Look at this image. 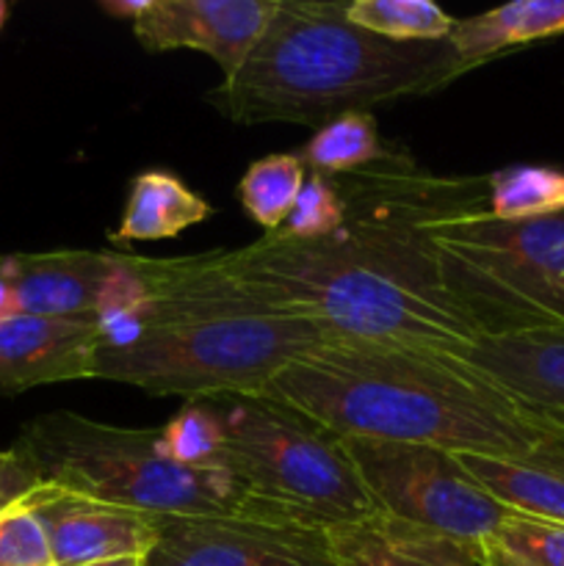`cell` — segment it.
Instances as JSON below:
<instances>
[{"label": "cell", "mask_w": 564, "mask_h": 566, "mask_svg": "<svg viewBox=\"0 0 564 566\" xmlns=\"http://www.w3.org/2000/svg\"><path fill=\"white\" fill-rule=\"evenodd\" d=\"M260 396L335 437L412 442L487 459L564 451V431L451 354L330 340L282 368Z\"/></svg>", "instance_id": "1"}, {"label": "cell", "mask_w": 564, "mask_h": 566, "mask_svg": "<svg viewBox=\"0 0 564 566\" xmlns=\"http://www.w3.org/2000/svg\"><path fill=\"white\" fill-rule=\"evenodd\" d=\"M147 282L130 340L97 343L92 379L188 401L260 396L282 368L341 340L313 321L249 302L216 274L210 252L149 258Z\"/></svg>", "instance_id": "2"}, {"label": "cell", "mask_w": 564, "mask_h": 566, "mask_svg": "<svg viewBox=\"0 0 564 566\" xmlns=\"http://www.w3.org/2000/svg\"><path fill=\"white\" fill-rule=\"evenodd\" d=\"M343 0H280L269 28L208 103L236 125L324 127L343 114L440 92L462 75L448 39L396 42L354 25Z\"/></svg>", "instance_id": "3"}, {"label": "cell", "mask_w": 564, "mask_h": 566, "mask_svg": "<svg viewBox=\"0 0 564 566\" xmlns=\"http://www.w3.org/2000/svg\"><path fill=\"white\" fill-rule=\"evenodd\" d=\"M210 263L249 302L313 321L341 340L459 354L481 337L462 315L407 291L343 232H265L243 249H216Z\"/></svg>", "instance_id": "4"}, {"label": "cell", "mask_w": 564, "mask_h": 566, "mask_svg": "<svg viewBox=\"0 0 564 566\" xmlns=\"http://www.w3.org/2000/svg\"><path fill=\"white\" fill-rule=\"evenodd\" d=\"M420 232L442 296L481 337L564 332V213L498 221L487 180L431 175Z\"/></svg>", "instance_id": "5"}, {"label": "cell", "mask_w": 564, "mask_h": 566, "mask_svg": "<svg viewBox=\"0 0 564 566\" xmlns=\"http://www.w3.org/2000/svg\"><path fill=\"white\" fill-rule=\"evenodd\" d=\"M11 448L42 484L147 514H224L254 501L224 470L186 468L164 457L160 429H125L77 412H50L22 426Z\"/></svg>", "instance_id": "6"}, {"label": "cell", "mask_w": 564, "mask_h": 566, "mask_svg": "<svg viewBox=\"0 0 564 566\" xmlns=\"http://www.w3.org/2000/svg\"><path fill=\"white\" fill-rule=\"evenodd\" d=\"M219 415L216 470L236 475L252 495L321 525L374 514L368 492L341 437L265 396L210 398Z\"/></svg>", "instance_id": "7"}, {"label": "cell", "mask_w": 564, "mask_h": 566, "mask_svg": "<svg viewBox=\"0 0 564 566\" xmlns=\"http://www.w3.org/2000/svg\"><path fill=\"white\" fill-rule=\"evenodd\" d=\"M341 442L376 512L476 547L514 514L459 464L457 453L363 437Z\"/></svg>", "instance_id": "8"}, {"label": "cell", "mask_w": 564, "mask_h": 566, "mask_svg": "<svg viewBox=\"0 0 564 566\" xmlns=\"http://www.w3.org/2000/svg\"><path fill=\"white\" fill-rule=\"evenodd\" d=\"M158 536L144 566H337L326 525L254 495L224 514H155Z\"/></svg>", "instance_id": "9"}, {"label": "cell", "mask_w": 564, "mask_h": 566, "mask_svg": "<svg viewBox=\"0 0 564 566\" xmlns=\"http://www.w3.org/2000/svg\"><path fill=\"white\" fill-rule=\"evenodd\" d=\"M280 0H149L133 22V36L147 53L199 50L221 66V81L236 75Z\"/></svg>", "instance_id": "10"}, {"label": "cell", "mask_w": 564, "mask_h": 566, "mask_svg": "<svg viewBox=\"0 0 564 566\" xmlns=\"http://www.w3.org/2000/svg\"><path fill=\"white\" fill-rule=\"evenodd\" d=\"M25 503L48 531L59 566L144 558L158 536L155 514L114 506L55 484H42Z\"/></svg>", "instance_id": "11"}, {"label": "cell", "mask_w": 564, "mask_h": 566, "mask_svg": "<svg viewBox=\"0 0 564 566\" xmlns=\"http://www.w3.org/2000/svg\"><path fill=\"white\" fill-rule=\"evenodd\" d=\"M125 258V252L88 249L20 252L0 254V269L11 285L17 313L97 321Z\"/></svg>", "instance_id": "12"}, {"label": "cell", "mask_w": 564, "mask_h": 566, "mask_svg": "<svg viewBox=\"0 0 564 566\" xmlns=\"http://www.w3.org/2000/svg\"><path fill=\"white\" fill-rule=\"evenodd\" d=\"M97 343L100 326L94 318L6 315L0 318V396L92 379Z\"/></svg>", "instance_id": "13"}, {"label": "cell", "mask_w": 564, "mask_h": 566, "mask_svg": "<svg viewBox=\"0 0 564 566\" xmlns=\"http://www.w3.org/2000/svg\"><path fill=\"white\" fill-rule=\"evenodd\" d=\"M451 357L564 431V332L479 337Z\"/></svg>", "instance_id": "14"}, {"label": "cell", "mask_w": 564, "mask_h": 566, "mask_svg": "<svg viewBox=\"0 0 564 566\" xmlns=\"http://www.w3.org/2000/svg\"><path fill=\"white\" fill-rule=\"evenodd\" d=\"M337 566H484L481 547L390 514L326 525Z\"/></svg>", "instance_id": "15"}, {"label": "cell", "mask_w": 564, "mask_h": 566, "mask_svg": "<svg viewBox=\"0 0 564 566\" xmlns=\"http://www.w3.org/2000/svg\"><path fill=\"white\" fill-rule=\"evenodd\" d=\"M558 33H564V0H518L457 20L448 33V44L468 72L506 50Z\"/></svg>", "instance_id": "16"}, {"label": "cell", "mask_w": 564, "mask_h": 566, "mask_svg": "<svg viewBox=\"0 0 564 566\" xmlns=\"http://www.w3.org/2000/svg\"><path fill=\"white\" fill-rule=\"evenodd\" d=\"M210 213H213L210 205L180 177L171 171L149 169L133 177L119 227L111 232V241H164L180 235L188 227L202 224Z\"/></svg>", "instance_id": "17"}, {"label": "cell", "mask_w": 564, "mask_h": 566, "mask_svg": "<svg viewBox=\"0 0 564 566\" xmlns=\"http://www.w3.org/2000/svg\"><path fill=\"white\" fill-rule=\"evenodd\" d=\"M459 464L503 506L564 525V451L512 462L457 453Z\"/></svg>", "instance_id": "18"}, {"label": "cell", "mask_w": 564, "mask_h": 566, "mask_svg": "<svg viewBox=\"0 0 564 566\" xmlns=\"http://www.w3.org/2000/svg\"><path fill=\"white\" fill-rule=\"evenodd\" d=\"M385 155L387 149L379 138L374 114H343L318 127L299 158L310 171L337 177L365 169Z\"/></svg>", "instance_id": "19"}, {"label": "cell", "mask_w": 564, "mask_h": 566, "mask_svg": "<svg viewBox=\"0 0 564 566\" xmlns=\"http://www.w3.org/2000/svg\"><path fill=\"white\" fill-rule=\"evenodd\" d=\"M490 216L534 221L564 213V171L551 166H509L487 177Z\"/></svg>", "instance_id": "20"}, {"label": "cell", "mask_w": 564, "mask_h": 566, "mask_svg": "<svg viewBox=\"0 0 564 566\" xmlns=\"http://www.w3.org/2000/svg\"><path fill=\"white\" fill-rule=\"evenodd\" d=\"M304 180L307 166L299 155H269L243 171L238 199L265 232H276L291 216Z\"/></svg>", "instance_id": "21"}, {"label": "cell", "mask_w": 564, "mask_h": 566, "mask_svg": "<svg viewBox=\"0 0 564 566\" xmlns=\"http://www.w3.org/2000/svg\"><path fill=\"white\" fill-rule=\"evenodd\" d=\"M354 25L396 42H440L453 31V17L429 0H354L346 6Z\"/></svg>", "instance_id": "22"}, {"label": "cell", "mask_w": 564, "mask_h": 566, "mask_svg": "<svg viewBox=\"0 0 564 566\" xmlns=\"http://www.w3.org/2000/svg\"><path fill=\"white\" fill-rule=\"evenodd\" d=\"M484 566H564V525L514 512L481 545Z\"/></svg>", "instance_id": "23"}, {"label": "cell", "mask_w": 564, "mask_h": 566, "mask_svg": "<svg viewBox=\"0 0 564 566\" xmlns=\"http://www.w3.org/2000/svg\"><path fill=\"white\" fill-rule=\"evenodd\" d=\"M219 415L210 401H188L169 423L160 429V451L171 462L186 468L216 470V457L221 451Z\"/></svg>", "instance_id": "24"}, {"label": "cell", "mask_w": 564, "mask_h": 566, "mask_svg": "<svg viewBox=\"0 0 564 566\" xmlns=\"http://www.w3.org/2000/svg\"><path fill=\"white\" fill-rule=\"evenodd\" d=\"M343 227V199L337 193L332 177L307 169L302 193L293 205L291 216L280 230L296 238H324L335 235Z\"/></svg>", "instance_id": "25"}, {"label": "cell", "mask_w": 564, "mask_h": 566, "mask_svg": "<svg viewBox=\"0 0 564 566\" xmlns=\"http://www.w3.org/2000/svg\"><path fill=\"white\" fill-rule=\"evenodd\" d=\"M0 566H59L48 531L25 501L0 512Z\"/></svg>", "instance_id": "26"}, {"label": "cell", "mask_w": 564, "mask_h": 566, "mask_svg": "<svg viewBox=\"0 0 564 566\" xmlns=\"http://www.w3.org/2000/svg\"><path fill=\"white\" fill-rule=\"evenodd\" d=\"M39 486H42L39 473L14 451V448L0 451V512L22 503L31 492H36Z\"/></svg>", "instance_id": "27"}, {"label": "cell", "mask_w": 564, "mask_h": 566, "mask_svg": "<svg viewBox=\"0 0 564 566\" xmlns=\"http://www.w3.org/2000/svg\"><path fill=\"white\" fill-rule=\"evenodd\" d=\"M147 6H149V0H138V3H133V0H103V3H100V9L111 17H122V20L136 22L138 17L147 11Z\"/></svg>", "instance_id": "28"}, {"label": "cell", "mask_w": 564, "mask_h": 566, "mask_svg": "<svg viewBox=\"0 0 564 566\" xmlns=\"http://www.w3.org/2000/svg\"><path fill=\"white\" fill-rule=\"evenodd\" d=\"M11 313H17L14 296H11L9 280H6L3 269H0V318H6V315H11Z\"/></svg>", "instance_id": "29"}, {"label": "cell", "mask_w": 564, "mask_h": 566, "mask_svg": "<svg viewBox=\"0 0 564 566\" xmlns=\"http://www.w3.org/2000/svg\"><path fill=\"white\" fill-rule=\"evenodd\" d=\"M81 566H144V558H114V562H97V564H81Z\"/></svg>", "instance_id": "30"}, {"label": "cell", "mask_w": 564, "mask_h": 566, "mask_svg": "<svg viewBox=\"0 0 564 566\" xmlns=\"http://www.w3.org/2000/svg\"><path fill=\"white\" fill-rule=\"evenodd\" d=\"M6 17H9V3H3V0H0V28L6 25Z\"/></svg>", "instance_id": "31"}]
</instances>
